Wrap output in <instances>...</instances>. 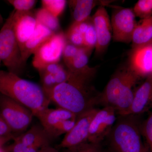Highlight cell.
<instances>
[{
	"label": "cell",
	"mask_w": 152,
	"mask_h": 152,
	"mask_svg": "<svg viewBox=\"0 0 152 152\" xmlns=\"http://www.w3.org/2000/svg\"><path fill=\"white\" fill-rule=\"evenodd\" d=\"M71 73L67 81L46 92L51 102L58 107L66 109L77 117L98 103L99 95H95L90 86L92 80Z\"/></svg>",
	"instance_id": "1"
},
{
	"label": "cell",
	"mask_w": 152,
	"mask_h": 152,
	"mask_svg": "<svg viewBox=\"0 0 152 152\" xmlns=\"http://www.w3.org/2000/svg\"><path fill=\"white\" fill-rule=\"evenodd\" d=\"M0 93L27 108L36 117L51 102L42 87L8 71L0 70Z\"/></svg>",
	"instance_id": "2"
},
{
	"label": "cell",
	"mask_w": 152,
	"mask_h": 152,
	"mask_svg": "<svg viewBox=\"0 0 152 152\" xmlns=\"http://www.w3.org/2000/svg\"><path fill=\"white\" fill-rule=\"evenodd\" d=\"M109 134L113 152H148L140 127L131 115L122 116Z\"/></svg>",
	"instance_id": "3"
},
{
	"label": "cell",
	"mask_w": 152,
	"mask_h": 152,
	"mask_svg": "<svg viewBox=\"0 0 152 152\" xmlns=\"http://www.w3.org/2000/svg\"><path fill=\"white\" fill-rule=\"evenodd\" d=\"M15 10L0 30V60L8 72L20 76L25 65L14 30Z\"/></svg>",
	"instance_id": "4"
},
{
	"label": "cell",
	"mask_w": 152,
	"mask_h": 152,
	"mask_svg": "<svg viewBox=\"0 0 152 152\" xmlns=\"http://www.w3.org/2000/svg\"><path fill=\"white\" fill-rule=\"evenodd\" d=\"M0 113L13 134L26 132L32 122V112L10 98L0 94Z\"/></svg>",
	"instance_id": "5"
},
{
	"label": "cell",
	"mask_w": 152,
	"mask_h": 152,
	"mask_svg": "<svg viewBox=\"0 0 152 152\" xmlns=\"http://www.w3.org/2000/svg\"><path fill=\"white\" fill-rule=\"evenodd\" d=\"M67 41L62 31L55 33L34 53L33 65L38 71L51 64L59 63Z\"/></svg>",
	"instance_id": "6"
},
{
	"label": "cell",
	"mask_w": 152,
	"mask_h": 152,
	"mask_svg": "<svg viewBox=\"0 0 152 152\" xmlns=\"http://www.w3.org/2000/svg\"><path fill=\"white\" fill-rule=\"evenodd\" d=\"M135 17L131 9L118 8L114 11L111 22L114 41L125 43L132 42L137 25Z\"/></svg>",
	"instance_id": "7"
},
{
	"label": "cell",
	"mask_w": 152,
	"mask_h": 152,
	"mask_svg": "<svg viewBox=\"0 0 152 152\" xmlns=\"http://www.w3.org/2000/svg\"><path fill=\"white\" fill-rule=\"evenodd\" d=\"M116 112L115 109L110 106L98 110L91 122L88 142L100 144L109 135L116 123Z\"/></svg>",
	"instance_id": "8"
},
{
	"label": "cell",
	"mask_w": 152,
	"mask_h": 152,
	"mask_svg": "<svg viewBox=\"0 0 152 152\" xmlns=\"http://www.w3.org/2000/svg\"><path fill=\"white\" fill-rule=\"evenodd\" d=\"M98 110L93 108L77 117L75 126L66 134L59 145L60 148H65L88 142L91 122Z\"/></svg>",
	"instance_id": "9"
},
{
	"label": "cell",
	"mask_w": 152,
	"mask_h": 152,
	"mask_svg": "<svg viewBox=\"0 0 152 152\" xmlns=\"http://www.w3.org/2000/svg\"><path fill=\"white\" fill-rule=\"evenodd\" d=\"M91 18L96 34L95 54L99 56L107 48L113 37L111 23L107 12L103 6L99 7Z\"/></svg>",
	"instance_id": "10"
},
{
	"label": "cell",
	"mask_w": 152,
	"mask_h": 152,
	"mask_svg": "<svg viewBox=\"0 0 152 152\" xmlns=\"http://www.w3.org/2000/svg\"><path fill=\"white\" fill-rule=\"evenodd\" d=\"M129 65L121 68L112 76L103 91L99 94L98 103L115 108L130 72Z\"/></svg>",
	"instance_id": "11"
},
{
	"label": "cell",
	"mask_w": 152,
	"mask_h": 152,
	"mask_svg": "<svg viewBox=\"0 0 152 152\" xmlns=\"http://www.w3.org/2000/svg\"><path fill=\"white\" fill-rule=\"evenodd\" d=\"M128 65L140 78L151 75L152 43L132 48Z\"/></svg>",
	"instance_id": "12"
},
{
	"label": "cell",
	"mask_w": 152,
	"mask_h": 152,
	"mask_svg": "<svg viewBox=\"0 0 152 152\" xmlns=\"http://www.w3.org/2000/svg\"><path fill=\"white\" fill-rule=\"evenodd\" d=\"M13 20L14 31L21 51L37 26L36 13L31 11L20 12L15 10Z\"/></svg>",
	"instance_id": "13"
},
{
	"label": "cell",
	"mask_w": 152,
	"mask_h": 152,
	"mask_svg": "<svg viewBox=\"0 0 152 152\" xmlns=\"http://www.w3.org/2000/svg\"><path fill=\"white\" fill-rule=\"evenodd\" d=\"M152 107V74L146 77L145 81L134 91L128 116L141 115Z\"/></svg>",
	"instance_id": "14"
},
{
	"label": "cell",
	"mask_w": 152,
	"mask_h": 152,
	"mask_svg": "<svg viewBox=\"0 0 152 152\" xmlns=\"http://www.w3.org/2000/svg\"><path fill=\"white\" fill-rule=\"evenodd\" d=\"M53 140L41 124L34 125L29 129L16 136L13 139L38 149L51 146Z\"/></svg>",
	"instance_id": "15"
},
{
	"label": "cell",
	"mask_w": 152,
	"mask_h": 152,
	"mask_svg": "<svg viewBox=\"0 0 152 152\" xmlns=\"http://www.w3.org/2000/svg\"><path fill=\"white\" fill-rule=\"evenodd\" d=\"M54 34L55 33L37 22L32 34L21 50L22 61L25 65L26 64L29 58L32 55H34L37 49Z\"/></svg>",
	"instance_id": "16"
},
{
	"label": "cell",
	"mask_w": 152,
	"mask_h": 152,
	"mask_svg": "<svg viewBox=\"0 0 152 152\" xmlns=\"http://www.w3.org/2000/svg\"><path fill=\"white\" fill-rule=\"evenodd\" d=\"M140 78L130 68V71L115 107L116 112L121 116L129 115L134 93L133 88Z\"/></svg>",
	"instance_id": "17"
},
{
	"label": "cell",
	"mask_w": 152,
	"mask_h": 152,
	"mask_svg": "<svg viewBox=\"0 0 152 152\" xmlns=\"http://www.w3.org/2000/svg\"><path fill=\"white\" fill-rule=\"evenodd\" d=\"M37 118L48 134L50 131L60 122L65 120L76 119L77 116L72 112L58 107L56 109L48 108L43 111Z\"/></svg>",
	"instance_id": "18"
},
{
	"label": "cell",
	"mask_w": 152,
	"mask_h": 152,
	"mask_svg": "<svg viewBox=\"0 0 152 152\" xmlns=\"http://www.w3.org/2000/svg\"><path fill=\"white\" fill-rule=\"evenodd\" d=\"M69 5L72 10L73 18L75 23H81L90 18L93 9L96 5H104L108 4V1L94 0H73L68 1Z\"/></svg>",
	"instance_id": "19"
},
{
	"label": "cell",
	"mask_w": 152,
	"mask_h": 152,
	"mask_svg": "<svg viewBox=\"0 0 152 152\" xmlns=\"http://www.w3.org/2000/svg\"><path fill=\"white\" fill-rule=\"evenodd\" d=\"M152 40V16L137 24L132 38V48L150 43Z\"/></svg>",
	"instance_id": "20"
},
{
	"label": "cell",
	"mask_w": 152,
	"mask_h": 152,
	"mask_svg": "<svg viewBox=\"0 0 152 152\" xmlns=\"http://www.w3.org/2000/svg\"><path fill=\"white\" fill-rule=\"evenodd\" d=\"M91 51L82 47L74 58L67 69L71 72L80 74H94L96 68L90 67L88 66L89 57Z\"/></svg>",
	"instance_id": "21"
},
{
	"label": "cell",
	"mask_w": 152,
	"mask_h": 152,
	"mask_svg": "<svg viewBox=\"0 0 152 152\" xmlns=\"http://www.w3.org/2000/svg\"><path fill=\"white\" fill-rule=\"evenodd\" d=\"M37 22L56 33L59 31V22L58 18L53 15L44 8L38 10L36 12Z\"/></svg>",
	"instance_id": "22"
},
{
	"label": "cell",
	"mask_w": 152,
	"mask_h": 152,
	"mask_svg": "<svg viewBox=\"0 0 152 152\" xmlns=\"http://www.w3.org/2000/svg\"><path fill=\"white\" fill-rule=\"evenodd\" d=\"M65 34L68 42L80 48L84 47L83 36L77 23H73Z\"/></svg>",
	"instance_id": "23"
},
{
	"label": "cell",
	"mask_w": 152,
	"mask_h": 152,
	"mask_svg": "<svg viewBox=\"0 0 152 152\" xmlns=\"http://www.w3.org/2000/svg\"><path fill=\"white\" fill-rule=\"evenodd\" d=\"M140 127L148 151L152 152V110Z\"/></svg>",
	"instance_id": "24"
},
{
	"label": "cell",
	"mask_w": 152,
	"mask_h": 152,
	"mask_svg": "<svg viewBox=\"0 0 152 152\" xmlns=\"http://www.w3.org/2000/svg\"><path fill=\"white\" fill-rule=\"evenodd\" d=\"M135 16L142 20L152 16V0H139L133 9Z\"/></svg>",
	"instance_id": "25"
},
{
	"label": "cell",
	"mask_w": 152,
	"mask_h": 152,
	"mask_svg": "<svg viewBox=\"0 0 152 152\" xmlns=\"http://www.w3.org/2000/svg\"><path fill=\"white\" fill-rule=\"evenodd\" d=\"M43 8L45 9L53 15L58 18L66 7V1L65 0H42Z\"/></svg>",
	"instance_id": "26"
},
{
	"label": "cell",
	"mask_w": 152,
	"mask_h": 152,
	"mask_svg": "<svg viewBox=\"0 0 152 152\" xmlns=\"http://www.w3.org/2000/svg\"><path fill=\"white\" fill-rule=\"evenodd\" d=\"M76 119L65 120L55 126L48 133L52 139L67 134L70 131L75 124Z\"/></svg>",
	"instance_id": "27"
},
{
	"label": "cell",
	"mask_w": 152,
	"mask_h": 152,
	"mask_svg": "<svg viewBox=\"0 0 152 152\" xmlns=\"http://www.w3.org/2000/svg\"><path fill=\"white\" fill-rule=\"evenodd\" d=\"M83 39L84 48L92 51L96 47L97 38L94 26L91 18L90 19L86 31L83 34Z\"/></svg>",
	"instance_id": "28"
},
{
	"label": "cell",
	"mask_w": 152,
	"mask_h": 152,
	"mask_svg": "<svg viewBox=\"0 0 152 152\" xmlns=\"http://www.w3.org/2000/svg\"><path fill=\"white\" fill-rule=\"evenodd\" d=\"M63 149L61 152H103L100 144L93 143L88 142Z\"/></svg>",
	"instance_id": "29"
},
{
	"label": "cell",
	"mask_w": 152,
	"mask_h": 152,
	"mask_svg": "<svg viewBox=\"0 0 152 152\" xmlns=\"http://www.w3.org/2000/svg\"><path fill=\"white\" fill-rule=\"evenodd\" d=\"M46 148L38 149L26 145L16 140H14V142L7 147L6 149L8 152H45Z\"/></svg>",
	"instance_id": "30"
},
{
	"label": "cell",
	"mask_w": 152,
	"mask_h": 152,
	"mask_svg": "<svg viewBox=\"0 0 152 152\" xmlns=\"http://www.w3.org/2000/svg\"><path fill=\"white\" fill-rule=\"evenodd\" d=\"M7 1L14 7L15 10L20 12L31 11L37 2L35 0H8Z\"/></svg>",
	"instance_id": "31"
},
{
	"label": "cell",
	"mask_w": 152,
	"mask_h": 152,
	"mask_svg": "<svg viewBox=\"0 0 152 152\" xmlns=\"http://www.w3.org/2000/svg\"><path fill=\"white\" fill-rule=\"evenodd\" d=\"M80 48L67 42L62 56L66 67L69 65L78 52Z\"/></svg>",
	"instance_id": "32"
},
{
	"label": "cell",
	"mask_w": 152,
	"mask_h": 152,
	"mask_svg": "<svg viewBox=\"0 0 152 152\" xmlns=\"http://www.w3.org/2000/svg\"><path fill=\"white\" fill-rule=\"evenodd\" d=\"M14 135L0 113V137Z\"/></svg>",
	"instance_id": "33"
},
{
	"label": "cell",
	"mask_w": 152,
	"mask_h": 152,
	"mask_svg": "<svg viewBox=\"0 0 152 152\" xmlns=\"http://www.w3.org/2000/svg\"><path fill=\"white\" fill-rule=\"evenodd\" d=\"M64 67V66L60 64L59 63H56V64H53L49 65L43 69L38 71V72L43 71V72L54 75Z\"/></svg>",
	"instance_id": "34"
},
{
	"label": "cell",
	"mask_w": 152,
	"mask_h": 152,
	"mask_svg": "<svg viewBox=\"0 0 152 152\" xmlns=\"http://www.w3.org/2000/svg\"><path fill=\"white\" fill-rule=\"evenodd\" d=\"M15 135L8 137H0V148H2L3 145L6 143L7 142L11 140H13L14 138L16 137Z\"/></svg>",
	"instance_id": "35"
},
{
	"label": "cell",
	"mask_w": 152,
	"mask_h": 152,
	"mask_svg": "<svg viewBox=\"0 0 152 152\" xmlns=\"http://www.w3.org/2000/svg\"><path fill=\"white\" fill-rule=\"evenodd\" d=\"M45 152H59L58 151L52 146L48 147L45 150Z\"/></svg>",
	"instance_id": "36"
},
{
	"label": "cell",
	"mask_w": 152,
	"mask_h": 152,
	"mask_svg": "<svg viewBox=\"0 0 152 152\" xmlns=\"http://www.w3.org/2000/svg\"><path fill=\"white\" fill-rule=\"evenodd\" d=\"M0 152H8L6 149H3L2 148H0Z\"/></svg>",
	"instance_id": "37"
},
{
	"label": "cell",
	"mask_w": 152,
	"mask_h": 152,
	"mask_svg": "<svg viewBox=\"0 0 152 152\" xmlns=\"http://www.w3.org/2000/svg\"><path fill=\"white\" fill-rule=\"evenodd\" d=\"M3 22V18L2 17H1V15H0V25Z\"/></svg>",
	"instance_id": "38"
},
{
	"label": "cell",
	"mask_w": 152,
	"mask_h": 152,
	"mask_svg": "<svg viewBox=\"0 0 152 152\" xmlns=\"http://www.w3.org/2000/svg\"><path fill=\"white\" fill-rule=\"evenodd\" d=\"M1 60H0V64H1Z\"/></svg>",
	"instance_id": "39"
},
{
	"label": "cell",
	"mask_w": 152,
	"mask_h": 152,
	"mask_svg": "<svg viewBox=\"0 0 152 152\" xmlns=\"http://www.w3.org/2000/svg\"><path fill=\"white\" fill-rule=\"evenodd\" d=\"M151 43H152V40L151 41Z\"/></svg>",
	"instance_id": "40"
}]
</instances>
